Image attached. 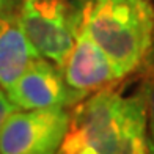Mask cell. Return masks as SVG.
Wrapping results in <instances>:
<instances>
[{"mask_svg": "<svg viewBox=\"0 0 154 154\" xmlns=\"http://www.w3.org/2000/svg\"><path fill=\"white\" fill-rule=\"evenodd\" d=\"M0 24H2V17H0Z\"/></svg>", "mask_w": 154, "mask_h": 154, "instance_id": "12", "label": "cell"}, {"mask_svg": "<svg viewBox=\"0 0 154 154\" xmlns=\"http://www.w3.org/2000/svg\"><path fill=\"white\" fill-rule=\"evenodd\" d=\"M82 25L123 79L137 71L149 47L154 6L149 0H90Z\"/></svg>", "mask_w": 154, "mask_h": 154, "instance_id": "2", "label": "cell"}, {"mask_svg": "<svg viewBox=\"0 0 154 154\" xmlns=\"http://www.w3.org/2000/svg\"><path fill=\"white\" fill-rule=\"evenodd\" d=\"M0 17H2V14H0Z\"/></svg>", "mask_w": 154, "mask_h": 154, "instance_id": "13", "label": "cell"}, {"mask_svg": "<svg viewBox=\"0 0 154 154\" xmlns=\"http://www.w3.org/2000/svg\"><path fill=\"white\" fill-rule=\"evenodd\" d=\"M138 93L142 94L146 109V131H148L149 152H154V75L145 77Z\"/></svg>", "mask_w": 154, "mask_h": 154, "instance_id": "8", "label": "cell"}, {"mask_svg": "<svg viewBox=\"0 0 154 154\" xmlns=\"http://www.w3.org/2000/svg\"><path fill=\"white\" fill-rule=\"evenodd\" d=\"M41 55L22 30L17 16L2 17L0 24V87L5 91Z\"/></svg>", "mask_w": 154, "mask_h": 154, "instance_id": "7", "label": "cell"}, {"mask_svg": "<svg viewBox=\"0 0 154 154\" xmlns=\"http://www.w3.org/2000/svg\"><path fill=\"white\" fill-rule=\"evenodd\" d=\"M138 71L145 77L154 75V30H152V38H151L149 47H148V51H146L145 57H143L142 65L138 66Z\"/></svg>", "mask_w": 154, "mask_h": 154, "instance_id": "10", "label": "cell"}, {"mask_svg": "<svg viewBox=\"0 0 154 154\" xmlns=\"http://www.w3.org/2000/svg\"><path fill=\"white\" fill-rule=\"evenodd\" d=\"M68 128L66 109H16L0 132V154L58 152Z\"/></svg>", "mask_w": 154, "mask_h": 154, "instance_id": "4", "label": "cell"}, {"mask_svg": "<svg viewBox=\"0 0 154 154\" xmlns=\"http://www.w3.org/2000/svg\"><path fill=\"white\" fill-rule=\"evenodd\" d=\"M16 110V106L10 101V97L6 96V91L0 87V132H2L3 126L8 120V116Z\"/></svg>", "mask_w": 154, "mask_h": 154, "instance_id": "9", "label": "cell"}, {"mask_svg": "<svg viewBox=\"0 0 154 154\" xmlns=\"http://www.w3.org/2000/svg\"><path fill=\"white\" fill-rule=\"evenodd\" d=\"M61 72L69 87L85 94L120 80L107 54L93 41L82 22Z\"/></svg>", "mask_w": 154, "mask_h": 154, "instance_id": "6", "label": "cell"}, {"mask_svg": "<svg viewBox=\"0 0 154 154\" xmlns=\"http://www.w3.org/2000/svg\"><path fill=\"white\" fill-rule=\"evenodd\" d=\"M17 20L43 58L63 66L82 22L66 0H20Z\"/></svg>", "mask_w": 154, "mask_h": 154, "instance_id": "3", "label": "cell"}, {"mask_svg": "<svg viewBox=\"0 0 154 154\" xmlns=\"http://www.w3.org/2000/svg\"><path fill=\"white\" fill-rule=\"evenodd\" d=\"M58 152L145 154L149 152L146 109L140 93L123 96L104 87L80 101L69 113V128Z\"/></svg>", "mask_w": 154, "mask_h": 154, "instance_id": "1", "label": "cell"}, {"mask_svg": "<svg viewBox=\"0 0 154 154\" xmlns=\"http://www.w3.org/2000/svg\"><path fill=\"white\" fill-rule=\"evenodd\" d=\"M13 2H16V0H0V14H3V13L13 5Z\"/></svg>", "mask_w": 154, "mask_h": 154, "instance_id": "11", "label": "cell"}, {"mask_svg": "<svg viewBox=\"0 0 154 154\" xmlns=\"http://www.w3.org/2000/svg\"><path fill=\"white\" fill-rule=\"evenodd\" d=\"M6 96L16 109H66L80 102L87 94L71 88L61 68L39 57L6 90Z\"/></svg>", "mask_w": 154, "mask_h": 154, "instance_id": "5", "label": "cell"}]
</instances>
